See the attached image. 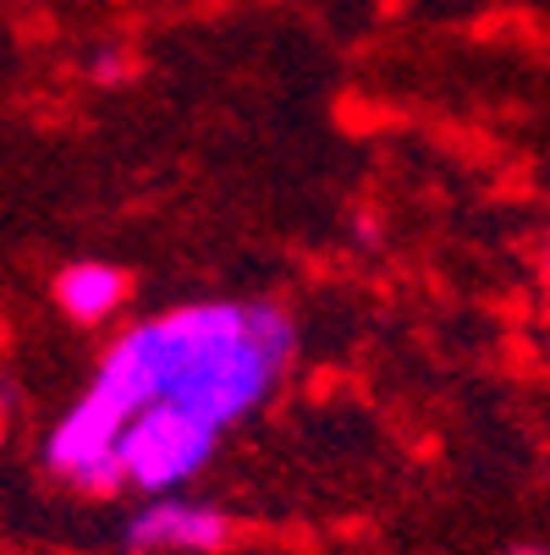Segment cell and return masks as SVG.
<instances>
[{
    "label": "cell",
    "mask_w": 550,
    "mask_h": 555,
    "mask_svg": "<svg viewBox=\"0 0 550 555\" xmlns=\"http://www.w3.org/2000/svg\"><path fill=\"white\" fill-rule=\"evenodd\" d=\"M292 347L297 331L276 302H188L143 320L111 341L84 402L50 429L44 467L89 495H116L127 485L116 446L138 413L166 402L226 435L270 396Z\"/></svg>",
    "instance_id": "obj_1"
},
{
    "label": "cell",
    "mask_w": 550,
    "mask_h": 555,
    "mask_svg": "<svg viewBox=\"0 0 550 555\" xmlns=\"http://www.w3.org/2000/svg\"><path fill=\"white\" fill-rule=\"evenodd\" d=\"M55 302L61 313H72V320H105V313H116L127 302V275L116 264H100V259H84V264H66L61 281H55Z\"/></svg>",
    "instance_id": "obj_4"
},
{
    "label": "cell",
    "mask_w": 550,
    "mask_h": 555,
    "mask_svg": "<svg viewBox=\"0 0 550 555\" xmlns=\"http://www.w3.org/2000/svg\"><path fill=\"white\" fill-rule=\"evenodd\" d=\"M127 72H132V61H127L121 50H100V55H94V66H89L94 83H121Z\"/></svg>",
    "instance_id": "obj_5"
},
{
    "label": "cell",
    "mask_w": 550,
    "mask_h": 555,
    "mask_svg": "<svg viewBox=\"0 0 550 555\" xmlns=\"http://www.w3.org/2000/svg\"><path fill=\"white\" fill-rule=\"evenodd\" d=\"M231 533V517L199 501H177V495H154L149 506L132 512L127 522V550H171V555H204L220 550Z\"/></svg>",
    "instance_id": "obj_3"
},
{
    "label": "cell",
    "mask_w": 550,
    "mask_h": 555,
    "mask_svg": "<svg viewBox=\"0 0 550 555\" xmlns=\"http://www.w3.org/2000/svg\"><path fill=\"white\" fill-rule=\"evenodd\" d=\"M517 555H545V550H517Z\"/></svg>",
    "instance_id": "obj_6"
},
{
    "label": "cell",
    "mask_w": 550,
    "mask_h": 555,
    "mask_svg": "<svg viewBox=\"0 0 550 555\" xmlns=\"http://www.w3.org/2000/svg\"><path fill=\"white\" fill-rule=\"evenodd\" d=\"M215 446H220V429H209L204 418H193L182 408L154 402L149 413H138L127 424L116 456H121V473L132 490L166 495V490H182L188 479H199Z\"/></svg>",
    "instance_id": "obj_2"
}]
</instances>
